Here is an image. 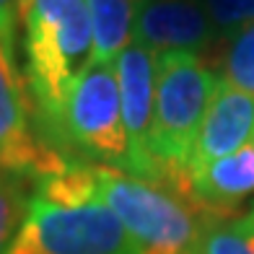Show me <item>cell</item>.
Returning <instances> with one entry per match:
<instances>
[{
  "instance_id": "cell-2",
  "label": "cell",
  "mask_w": 254,
  "mask_h": 254,
  "mask_svg": "<svg viewBox=\"0 0 254 254\" xmlns=\"http://www.w3.org/2000/svg\"><path fill=\"white\" fill-rule=\"evenodd\" d=\"M221 78L202 55L166 52L156 57V99H153V158L156 182L192 207L210 218V213L194 200L190 179V156L200 132L205 112Z\"/></svg>"
},
{
  "instance_id": "cell-19",
  "label": "cell",
  "mask_w": 254,
  "mask_h": 254,
  "mask_svg": "<svg viewBox=\"0 0 254 254\" xmlns=\"http://www.w3.org/2000/svg\"><path fill=\"white\" fill-rule=\"evenodd\" d=\"M135 3H137V5H140V3H145V0H135Z\"/></svg>"
},
{
  "instance_id": "cell-15",
  "label": "cell",
  "mask_w": 254,
  "mask_h": 254,
  "mask_svg": "<svg viewBox=\"0 0 254 254\" xmlns=\"http://www.w3.org/2000/svg\"><path fill=\"white\" fill-rule=\"evenodd\" d=\"M29 194L21 179L0 182V254H5L16 231L24 223V215L29 210Z\"/></svg>"
},
{
  "instance_id": "cell-14",
  "label": "cell",
  "mask_w": 254,
  "mask_h": 254,
  "mask_svg": "<svg viewBox=\"0 0 254 254\" xmlns=\"http://www.w3.org/2000/svg\"><path fill=\"white\" fill-rule=\"evenodd\" d=\"M213 24L215 39L226 42L254 24V0H200Z\"/></svg>"
},
{
  "instance_id": "cell-7",
  "label": "cell",
  "mask_w": 254,
  "mask_h": 254,
  "mask_svg": "<svg viewBox=\"0 0 254 254\" xmlns=\"http://www.w3.org/2000/svg\"><path fill=\"white\" fill-rule=\"evenodd\" d=\"M114 75L120 86L122 120L130 143V174L156 182L153 158V99H156V55L132 42L114 60Z\"/></svg>"
},
{
  "instance_id": "cell-10",
  "label": "cell",
  "mask_w": 254,
  "mask_h": 254,
  "mask_svg": "<svg viewBox=\"0 0 254 254\" xmlns=\"http://www.w3.org/2000/svg\"><path fill=\"white\" fill-rule=\"evenodd\" d=\"M192 194L215 218L239 215V202L254 192V140L236 153L192 171Z\"/></svg>"
},
{
  "instance_id": "cell-17",
  "label": "cell",
  "mask_w": 254,
  "mask_h": 254,
  "mask_svg": "<svg viewBox=\"0 0 254 254\" xmlns=\"http://www.w3.org/2000/svg\"><path fill=\"white\" fill-rule=\"evenodd\" d=\"M8 179H18V177H16L13 171L8 169V164H5V158L0 156V182H8ZM21 182H24V179H21Z\"/></svg>"
},
{
  "instance_id": "cell-6",
  "label": "cell",
  "mask_w": 254,
  "mask_h": 254,
  "mask_svg": "<svg viewBox=\"0 0 254 254\" xmlns=\"http://www.w3.org/2000/svg\"><path fill=\"white\" fill-rule=\"evenodd\" d=\"M16 29L0 34V156L18 179L39 182L70 164L34 127V101L16 63Z\"/></svg>"
},
{
  "instance_id": "cell-8",
  "label": "cell",
  "mask_w": 254,
  "mask_h": 254,
  "mask_svg": "<svg viewBox=\"0 0 254 254\" xmlns=\"http://www.w3.org/2000/svg\"><path fill=\"white\" fill-rule=\"evenodd\" d=\"M132 37L156 57L213 50L218 39L200 0H145L135 10Z\"/></svg>"
},
{
  "instance_id": "cell-11",
  "label": "cell",
  "mask_w": 254,
  "mask_h": 254,
  "mask_svg": "<svg viewBox=\"0 0 254 254\" xmlns=\"http://www.w3.org/2000/svg\"><path fill=\"white\" fill-rule=\"evenodd\" d=\"M94 31V63H114L132 44L135 0H86Z\"/></svg>"
},
{
  "instance_id": "cell-13",
  "label": "cell",
  "mask_w": 254,
  "mask_h": 254,
  "mask_svg": "<svg viewBox=\"0 0 254 254\" xmlns=\"http://www.w3.org/2000/svg\"><path fill=\"white\" fill-rule=\"evenodd\" d=\"M218 44H221V57L213 65L218 78L254 94V24Z\"/></svg>"
},
{
  "instance_id": "cell-5",
  "label": "cell",
  "mask_w": 254,
  "mask_h": 254,
  "mask_svg": "<svg viewBox=\"0 0 254 254\" xmlns=\"http://www.w3.org/2000/svg\"><path fill=\"white\" fill-rule=\"evenodd\" d=\"M5 254H137V249L101 200L57 205L31 194Z\"/></svg>"
},
{
  "instance_id": "cell-4",
  "label": "cell",
  "mask_w": 254,
  "mask_h": 254,
  "mask_svg": "<svg viewBox=\"0 0 254 254\" xmlns=\"http://www.w3.org/2000/svg\"><path fill=\"white\" fill-rule=\"evenodd\" d=\"M57 145L130 174V143L114 63H91L75 78L60 114Z\"/></svg>"
},
{
  "instance_id": "cell-1",
  "label": "cell",
  "mask_w": 254,
  "mask_h": 254,
  "mask_svg": "<svg viewBox=\"0 0 254 254\" xmlns=\"http://www.w3.org/2000/svg\"><path fill=\"white\" fill-rule=\"evenodd\" d=\"M24 21L26 86L37 130L52 148L67 91L94 63V31L86 0H18ZM65 153V151H63Z\"/></svg>"
},
{
  "instance_id": "cell-18",
  "label": "cell",
  "mask_w": 254,
  "mask_h": 254,
  "mask_svg": "<svg viewBox=\"0 0 254 254\" xmlns=\"http://www.w3.org/2000/svg\"><path fill=\"white\" fill-rule=\"evenodd\" d=\"M249 215H252V218H254V205H252V210H249Z\"/></svg>"
},
{
  "instance_id": "cell-9",
  "label": "cell",
  "mask_w": 254,
  "mask_h": 254,
  "mask_svg": "<svg viewBox=\"0 0 254 254\" xmlns=\"http://www.w3.org/2000/svg\"><path fill=\"white\" fill-rule=\"evenodd\" d=\"M254 140V94L221 80L190 156V174Z\"/></svg>"
},
{
  "instance_id": "cell-12",
  "label": "cell",
  "mask_w": 254,
  "mask_h": 254,
  "mask_svg": "<svg viewBox=\"0 0 254 254\" xmlns=\"http://www.w3.org/2000/svg\"><path fill=\"white\" fill-rule=\"evenodd\" d=\"M194 254H254V218L247 213L207 223Z\"/></svg>"
},
{
  "instance_id": "cell-3",
  "label": "cell",
  "mask_w": 254,
  "mask_h": 254,
  "mask_svg": "<svg viewBox=\"0 0 254 254\" xmlns=\"http://www.w3.org/2000/svg\"><path fill=\"white\" fill-rule=\"evenodd\" d=\"M96 197L117 215L137 254H194L202 228L213 223L171 190L101 164Z\"/></svg>"
},
{
  "instance_id": "cell-16",
  "label": "cell",
  "mask_w": 254,
  "mask_h": 254,
  "mask_svg": "<svg viewBox=\"0 0 254 254\" xmlns=\"http://www.w3.org/2000/svg\"><path fill=\"white\" fill-rule=\"evenodd\" d=\"M16 5L18 0H0V34L16 29Z\"/></svg>"
}]
</instances>
